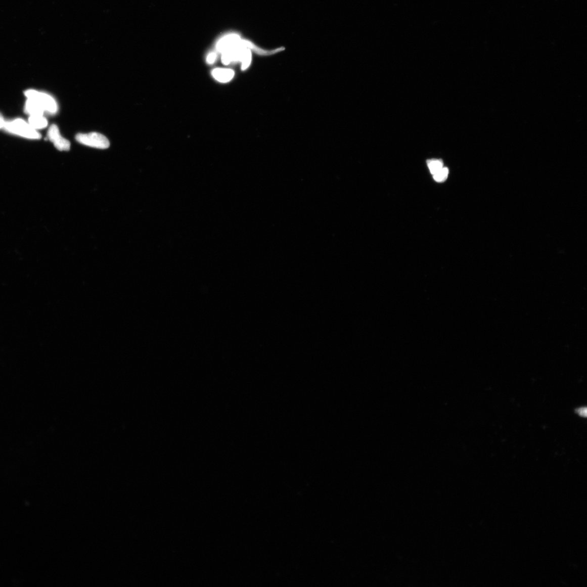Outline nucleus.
<instances>
[{
  "label": "nucleus",
  "mask_w": 587,
  "mask_h": 587,
  "mask_svg": "<svg viewBox=\"0 0 587 587\" xmlns=\"http://www.w3.org/2000/svg\"><path fill=\"white\" fill-rule=\"evenodd\" d=\"M427 163L433 175L444 167L443 162L440 159H430L427 161Z\"/></svg>",
  "instance_id": "nucleus-9"
},
{
  "label": "nucleus",
  "mask_w": 587,
  "mask_h": 587,
  "mask_svg": "<svg viewBox=\"0 0 587 587\" xmlns=\"http://www.w3.org/2000/svg\"><path fill=\"white\" fill-rule=\"evenodd\" d=\"M28 123L36 130L44 128L48 124V120L43 115H31L29 118Z\"/></svg>",
  "instance_id": "nucleus-8"
},
{
  "label": "nucleus",
  "mask_w": 587,
  "mask_h": 587,
  "mask_svg": "<svg viewBox=\"0 0 587 587\" xmlns=\"http://www.w3.org/2000/svg\"><path fill=\"white\" fill-rule=\"evenodd\" d=\"M217 55L214 53H210L207 57V62L208 64H213L216 59Z\"/></svg>",
  "instance_id": "nucleus-11"
},
{
  "label": "nucleus",
  "mask_w": 587,
  "mask_h": 587,
  "mask_svg": "<svg viewBox=\"0 0 587 587\" xmlns=\"http://www.w3.org/2000/svg\"><path fill=\"white\" fill-rule=\"evenodd\" d=\"M4 128L9 133L28 139L39 140L41 137L37 130L33 128L29 123L21 119L6 121Z\"/></svg>",
  "instance_id": "nucleus-1"
},
{
  "label": "nucleus",
  "mask_w": 587,
  "mask_h": 587,
  "mask_svg": "<svg viewBox=\"0 0 587 587\" xmlns=\"http://www.w3.org/2000/svg\"><path fill=\"white\" fill-rule=\"evenodd\" d=\"M577 413H579V415H581L583 417V416L586 417V409H578L577 411Z\"/></svg>",
  "instance_id": "nucleus-13"
},
{
  "label": "nucleus",
  "mask_w": 587,
  "mask_h": 587,
  "mask_svg": "<svg viewBox=\"0 0 587 587\" xmlns=\"http://www.w3.org/2000/svg\"><path fill=\"white\" fill-rule=\"evenodd\" d=\"M24 110L25 113L30 116L43 115L45 113V111L37 101L32 99H27Z\"/></svg>",
  "instance_id": "nucleus-7"
},
{
  "label": "nucleus",
  "mask_w": 587,
  "mask_h": 587,
  "mask_svg": "<svg viewBox=\"0 0 587 587\" xmlns=\"http://www.w3.org/2000/svg\"><path fill=\"white\" fill-rule=\"evenodd\" d=\"M25 95L27 99H32L37 101L45 113L54 114L57 112V103L55 99L49 94L30 89L26 91Z\"/></svg>",
  "instance_id": "nucleus-2"
},
{
  "label": "nucleus",
  "mask_w": 587,
  "mask_h": 587,
  "mask_svg": "<svg viewBox=\"0 0 587 587\" xmlns=\"http://www.w3.org/2000/svg\"><path fill=\"white\" fill-rule=\"evenodd\" d=\"M212 75L216 81L221 83H227L234 77L235 72L230 69L216 68L213 70Z\"/></svg>",
  "instance_id": "nucleus-6"
},
{
  "label": "nucleus",
  "mask_w": 587,
  "mask_h": 587,
  "mask_svg": "<svg viewBox=\"0 0 587 587\" xmlns=\"http://www.w3.org/2000/svg\"><path fill=\"white\" fill-rule=\"evenodd\" d=\"M76 140L84 146L99 149H106L110 147V143L107 138L98 132L88 133H78L76 136Z\"/></svg>",
  "instance_id": "nucleus-3"
},
{
  "label": "nucleus",
  "mask_w": 587,
  "mask_h": 587,
  "mask_svg": "<svg viewBox=\"0 0 587 587\" xmlns=\"http://www.w3.org/2000/svg\"><path fill=\"white\" fill-rule=\"evenodd\" d=\"M448 175V169L447 168L443 167L433 175V178L438 183H443L446 179Z\"/></svg>",
  "instance_id": "nucleus-10"
},
{
  "label": "nucleus",
  "mask_w": 587,
  "mask_h": 587,
  "mask_svg": "<svg viewBox=\"0 0 587 587\" xmlns=\"http://www.w3.org/2000/svg\"><path fill=\"white\" fill-rule=\"evenodd\" d=\"M48 139L52 142L55 148L61 151H67L70 149V143L64 139L60 132L59 127L56 125L51 126L48 132Z\"/></svg>",
  "instance_id": "nucleus-4"
},
{
  "label": "nucleus",
  "mask_w": 587,
  "mask_h": 587,
  "mask_svg": "<svg viewBox=\"0 0 587 587\" xmlns=\"http://www.w3.org/2000/svg\"><path fill=\"white\" fill-rule=\"evenodd\" d=\"M6 121L3 115L0 113V128H4Z\"/></svg>",
  "instance_id": "nucleus-12"
},
{
  "label": "nucleus",
  "mask_w": 587,
  "mask_h": 587,
  "mask_svg": "<svg viewBox=\"0 0 587 587\" xmlns=\"http://www.w3.org/2000/svg\"><path fill=\"white\" fill-rule=\"evenodd\" d=\"M241 40L242 39L240 36L238 34H231L227 35L217 42L216 49L219 52L222 53L224 51L236 45V43Z\"/></svg>",
  "instance_id": "nucleus-5"
}]
</instances>
